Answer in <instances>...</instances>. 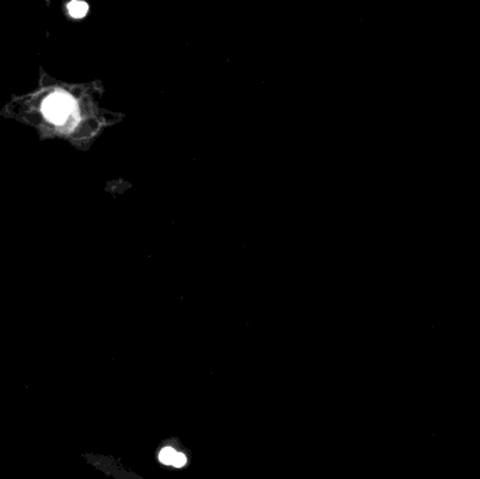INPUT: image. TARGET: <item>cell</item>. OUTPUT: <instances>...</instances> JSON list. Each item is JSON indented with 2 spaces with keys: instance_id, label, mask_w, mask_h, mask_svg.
I'll return each instance as SVG.
<instances>
[{
  "instance_id": "obj_3",
  "label": "cell",
  "mask_w": 480,
  "mask_h": 479,
  "mask_svg": "<svg viewBox=\"0 0 480 479\" xmlns=\"http://www.w3.org/2000/svg\"><path fill=\"white\" fill-rule=\"evenodd\" d=\"M68 10H69V14L75 19H82L88 14V6L82 1V0H73L68 4Z\"/></svg>"
},
{
  "instance_id": "obj_2",
  "label": "cell",
  "mask_w": 480,
  "mask_h": 479,
  "mask_svg": "<svg viewBox=\"0 0 480 479\" xmlns=\"http://www.w3.org/2000/svg\"><path fill=\"white\" fill-rule=\"evenodd\" d=\"M159 460L165 464V465H170V467H175V468H183L187 463V458L184 454L175 451V448L172 447H166L160 451V455H159Z\"/></svg>"
},
{
  "instance_id": "obj_1",
  "label": "cell",
  "mask_w": 480,
  "mask_h": 479,
  "mask_svg": "<svg viewBox=\"0 0 480 479\" xmlns=\"http://www.w3.org/2000/svg\"><path fill=\"white\" fill-rule=\"evenodd\" d=\"M45 119L55 126H65L76 113V101L66 93H53L43 104Z\"/></svg>"
}]
</instances>
